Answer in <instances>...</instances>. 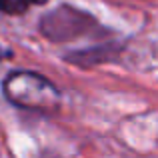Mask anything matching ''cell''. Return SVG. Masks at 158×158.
<instances>
[{"mask_svg": "<svg viewBox=\"0 0 158 158\" xmlns=\"http://www.w3.org/2000/svg\"><path fill=\"white\" fill-rule=\"evenodd\" d=\"M2 88L8 102H12L14 106L26 108V110L52 112L62 102L58 88L48 78L36 72H28V70L10 72L4 80Z\"/></svg>", "mask_w": 158, "mask_h": 158, "instance_id": "1", "label": "cell"}, {"mask_svg": "<svg viewBox=\"0 0 158 158\" xmlns=\"http://www.w3.org/2000/svg\"><path fill=\"white\" fill-rule=\"evenodd\" d=\"M46 0H0V10L4 14H24L28 8L40 6Z\"/></svg>", "mask_w": 158, "mask_h": 158, "instance_id": "2", "label": "cell"}]
</instances>
